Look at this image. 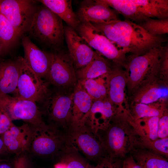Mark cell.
<instances>
[{
	"label": "cell",
	"mask_w": 168,
	"mask_h": 168,
	"mask_svg": "<svg viewBox=\"0 0 168 168\" xmlns=\"http://www.w3.org/2000/svg\"><path fill=\"white\" fill-rule=\"evenodd\" d=\"M76 29L78 34L92 49L124 68L127 61V53L111 42L100 30L88 22H80Z\"/></svg>",
	"instance_id": "ba28073f"
},
{
	"label": "cell",
	"mask_w": 168,
	"mask_h": 168,
	"mask_svg": "<svg viewBox=\"0 0 168 168\" xmlns=\"http://www.w3.org/2000/svg\"><path fill=\"white\" fill-rule=\"evenodd\" d=\"M116 12L99 0H84L77 16L80 22L108 23L120 20Z\"/></svg>",
	"instance_id": "e0dca14e"
},
{
	"label": "cell",
	"mask_w": 168,
	"mask_h": 168,
	"mask_svg": "<svg viewBox=\"0 0 168 168\" xmlns=\"http://www.w3.org/2000/svg\"><path fill=\"white\" fill-rule=\"evenodd\" d=\"M68 135L71 145L76 144L88 159L98 162L107 157L96 131L85 123L72 125Z\"/></svg>",
	"instance_id": "30bf717a"
},
{
	"label": "cell",
	"mask_w": 168,
	"mask_h": 168,
	"mask_svg": "<svg viewBox=\"0 0 168 168\" xmlns=\"http://www.w3.org/2000/svg\"><path fill=\"white\" fill-rule=\"evenodd\" d=\"M91 23L117 47L131 55L143 54L167 41L161 36L151 35L138 24L128 20Z\"/></svg>",
	"instance_id": "6da1fadb"
},
{
	"label": "cell",
	"mask_w": 168,
	"mask_h": 168,
	"mask_svg": "<svg viewBox=\"0 0 168 168\" xmlns=\"http://www.w3.org/2000/svg\"><path fill=\"white\" fill-rule=\"evenodd\" d=\"M72 125L85 123L93 100L78 80L72 93Z\"/></svg>",
	"instance_id": "44dd1931"
},
{
	"label": "cell",
	"mask_w": 168,
	"mask_h": 168,
	"mask_svg": "<svg viewBox=\"0 0 168 168\" xmlns=\"http://www.w3.org/2000/svg\"><path fill=\"white\" fill-rule=\"evenodd\" d=\"M64 168H88L89 163L79 154L75 147L69 146L57 156Z\"/></svg>",
	"instance_id": "f1b7e54d"
},
{
	"label": "cell",
	"mask_w": 168,
	"mask_h": 168,
	"mask_svg": "<svg viewBox=\"0 0 168 168\" xmlns=\"http://www.w3.org/2000/svg\"><path fill=\"white\" fill-rule=\"evenodd\" d=\"M88 168H96V166H92L89 164Z\"/></svg>",
	"instance_id": "60d3db41"
},
{
	"label": "cell",
	"mask_w": 168,
	"mask_h": 168,
	"mask_svg": "<svg viewBox=\"0 0 168 168\" xmlns=\"http://www.w3.org/2000/svg\"><path fill=\"white\" fill-rule=\"evenodd\" d=\"M108 156L125 158L137 145L138 136L128 112L116 114L105 127L96 131Z\"/></svg>",
	"instance_id": "7a4b0ae2"
},
{
	"label": "cell",
	"mask_w": 168,
	"mask_h": 168,
	"mask_svg": "<svg viewBox=\"0 0 168 168\" xmlns=\"http://www.w3.org/2000/svg\"><path fill=\"white\" fill-rule=\"evenodd\" d=\"M30 125L31 135L28 152L39 156H57L70 146L67 133L56 127L46 123Z\"/></svg>",
	"instance_id": "5b68a950"
},
{
	"label": "cell",
	"mask_w": 168,
	"mask_h": 168,
	"mask_svg": "<svg viewBox=\"0 0 168 168\" xmlns=\"http://www.w3.org/2000/svg\"><path fill=\"white\" fill-rule=\"evenodd\" d=\"M162 46L152 48L139 55L131 54L127 57L124 68L129 94H133L141 84L150 76H155L159 65Z\"/></svg>",
	"instance_id": "8992f818"
},
{
	"label": "cell",
	"mask_w": 168,
	"mask_h": 168,
	"mask_svg": "<svg viewBox=\"0 0 168 168\" xmlns=\"http://www.w3.org/2000/svg\"><path fill=\"white\" fill-rule=\"evenodd\" d=\"M168 75V46H162L161 51L159 65L155 77L167 82Z\"/></svg>",
	"instance_id": "d6a6232c"
},
{
	"label": "cell",
	"mask_w": 168,
	"mask_h": 168,
	"mask_svg": "<svg viewBox=\"0 0 168 168\" xmlns=\"http://www.w3.org/2000/svg\"><path fill=\"white\" fill-rule=\"evenodd\" d=\"M110 61L96 52L92 60L76 72L78 80L95 79L108 74L115 64L114 63L112 64Z\"/></svg>",
	"instance_id": "603a6c76"
},
{
	"label": "cell",
	"mask_w": 168,
	"mask_h": 168,
	"mask_svg": "<svg viewBox=\"0 0 168 168\" xmlns=\"http://www.w3.org/2000/svg\"><path fill=\"white\" fill-rule=\"evenodd\" d=\"M72 93L50 91L40 103L39 108L42 115L47 116L53 125L68 132L72 124Z\"/></svg>",
	"instance_id": "52a82bcc"
},
{
	"label": "cell",
	"mask_w": 168,
	"mask_h": 168,
	"mask_svg": "<svg viewBox=\"0 0 168 168\" xmlns=\"http://www.w3.org/2000/svg\"><path fill=\"white\" fill-rule=\"evenodd\" d=\"M122 15L138 23L149 18H168V0H100Z\"/></svg>",
	"instance_id": "3957f363"
},
{
	"label": "cell",
	"mask_w": 168,
	"mask_h": 168,
	"mask_svg": "<svg viewBox=\"0 0 168 168\" xmlns=\"http://www.w3.org/2000/svg\"><path fill=\"white\" fill-rule=\"evenodd\" d=\"M122 66L115 64L111 72L107 74L106 85L108 98L119 113L128 111L124 106L125 102V90L127 79L125 70Z\"/></svg>",
	"instance_id": "2e32d148"
},
{
	"label": "cell",
	"mask_w": 168,
	"mask_h": 168,
	"mask_svg": "<svg viewBox=\"0 0 168 168\" xmlns=\"http://www.w3.org/2000/svg\"><path fill=\"white\" fill-rule=\"evenodd\" d=\"M14 158H0V168H14Z\"/></svg>",
	"instance_id": "f35d334b"
},
{
	"label": "cell",
	"mask_w": 168,
	"mask_h": 168,
	"mask_svg": "<svg viewBox=\"0 0 168 168\" xmlns=\"http://www.w3.org/2000/svg\"><path fill=\"white\" fill-rule=\"evenodd\" d=\"M19 73L16 59L0 63V95L11 94L16 91Z\"/></svg>",
	"instance_id": "7402d4cb"
},
{
	"label": "cell",
	"mask_w": 168,
	"mask_h": 168,
	"mask_svg": "<svg viewBox=\"0 0 168 168\" xmlns=\"http://www.w3.org/2000/svg\"><path fill=\"white\" fill-rule=\"evenodd\" d=\"M133 156L142 168H168L167 159L150 150H139Z\"/></svg>",
	"instance_id": "4316f807"
},
{
	"label": "cell",
	"mask_w": 168,
	"mask_h": 168,
	"mask_svg": "<svg viewBox=\"0 0 168 168\" xmlns=\"http://www.w3.org/2000/svg\"><path fill=\"white\" fill-rule=\"evenodd\" d=\"M88 94L93 101L102 100L108 96L107 87L95 79L81 81Z\"/></svg>",
	"instance_id": "1f68e13d"
},
{
	"label": "cell",
	"mask_w": 168,
	"mask_h": 168,
	"mask_svg": "<svg viewBox=\"0 0 168 168\" xmlns=\"http://www.w3.org/2000/svg\"><path fill=\"white\" fill-rule=\"evenodd\" d=\"M27 32L34 39L52 46L63 42L62 20L43 4L36 7Z\"/></svg>",
	"instance_id": "277c9868"
},
{
	"label": "cell",
	"mask_w": 168,
	"mask_h": 168,
	"mask_svg": "<svg viewBox=\"0 0 168 168\" xmlns=\"http://www.w3.org/2000/svg\"><path fill=\"white\" fill-rule=\"evenodd\" d=\"M137 24L153 36H161L168 33V18H149Z\"/></svg>",
	"instance_id": "f546056e"
},
{
	"label": "cell",
	"mask_w": 168,
	"mask_h": 168,
	"mask_svg": "<svg viewBox=\"0 0 168 168\" xmlns=\"http://www.w3.org/2000/svg\"><path fill=\"white\" fill-rule=\"evenodd\" d=\"M149 150L161 155L166 158L168 156V138H158L152 140L138 136L137 143Z\"/></svg>",
	"instance_id": "4dcf8cb0"
},
{
	"label": "cell",
	"mask_w": 168,
	"mask_h": 168,
	"mask_svg": "<svg viewBox=\"0 0 168 168\" xmlns=\"http://www.w3.org/2000/svg\"><path fill=\"white\" fill-rule=\"evenodd\" d=\"M10 154L7 150L4 143L0 136V158Z\"/></svg>",
	"instance_id": "ab89813d"
},
{
	"label": "cell",
	"mask_w": 168,
	"mask_h": 168,
	"mask_svg": "<svg viewBox=\"0 0 168 168\" xmlns=\"http://www.w3.org/2000/svg\"><path fill=\"white\" fill-rule=\"evenodd\" d=\"M13 123L12 121L0 105V136L6 131Z\"/></svg>",
	"instance_id": "8d00e7d4"
},
{
	"label": "cell",
	"mask_w": 168,
	"mask_h": 168,
	"mask_svg": "<svg viewBox=\"0 0 168 168\" xmlns=\"http://www.w3.org/2000/svg\"><path fill=\"white\" fill-rule=\"evenodd\" d=\"M46 79L58 88L75 86L78 80L73 62L69 54L61 51L53 53L51 66Z\"/></svg>",
	"instance_id": "4fadbf2b"
},
{
	"label": "cell",
	"mask_w": 168,
	"mask_h": 168,
	"mask_svg": "<svg viewBox=\"0 0 168 168\" xmlns=\"http://www.w3.org/2000/svg\"><path fill=\"white\" fill-rule=\"evenodd\" d=\"M37 103L33 101L9 95H0V105L11 119L21 120L33 126L45 123Z\"/></svg>",
	"instance_id": "8fae6325"
},
{
	"label": "cell",
	"mask_w": 168,
	"mask_h": 168,
	"mask_svg": "<svg viewBox=\"0 0 168 168\" xmlns=\"http://www.w3.org/2000/svg\"><path fill=\"white\" fill-rule=\"evenodd\" d=\"M22 44L25 62L37 75L46 79L51 66L53 53L40 49L26 36L22 37Z\"/></svg>",
	"instance_id": "9a60e30c"
},
{
	"label": "cell",
	"mask_w": 168,
	"mask_h": 168,
	"mask_svg": "<svg viewBox=\"0 0 168 168\" xmlns=\"http://www.w3.org/2000/svg\"><path fill=\"white\" fill-rule=\"evenodd\" d=\"M20 37L7 18L0 12V51L6 52L13 47Z\"/></svg>",
	"instance_id": "484cf974"
},
{
	"label": "cell",
	"mask_w": 168,
	"mask_h": 168,
	"mask_svg": "<svg viewBox=\"0 0 168 168\" xmlns=\"http://www.w3.org/2000/svg\"><path fill=\"white\" fill-rule=\"evenodd\" d=\"M36 7L30 0H0V12L9 21L20 37L27 32Z\"/></svg>",
	"instance_id": "7c38bea8"
},
{
	"label": "cell",
	"mask_w": 168,
	"mask_h": 168,
	"mask_svg": "<svg viewBox=\"0 0 168 168\" xmlns=\"http://www.w3.org/2000/svg\"><path fill=\"white\" fill-rule=\"evenodd\" d=\"M118 113L117 108L108 97L93 101L85 123L96 131L108 124L111 119Z\"/></svg>",
	"instance_id": "ffe728a7"
},
{
	"label": "cell",
	"mask_w": 168,
	"mask_h": 168,
	"mask_svg": "<svg viewBox=\"0 0 168 168\" xmlns=\"http://www.w3.org/2000/svg\"><path fill=\"white\" fill-rule=\"evenodd\" d=\"M58 16L69 26L75 29L80 23L73 10L71 0H38Z\"/></svg>",
	"instance_id": "cb8c5ba5"
},
{
	"label": "cell",
	"mask_w": 168,
	"mask_h": 168,
	"mask_svg": "<svg viewBox=\"0 0 168 168\" xmlns=\"http://www.w3.org/2000/svg\"><path fill=\"white\" fill-rule=\"evenodd\" d=\"M0 54H1V53H0Z\"/></svg>",
	"instance_id": "b9f144b4"
},
{
	"label": "cell",
	"mask_w": 168,
	"mask_h": 168,
	"mask_svg": "<svg viewBox=\"0 0 168 168\" xmlns=\"http://www.w3.org/2000/svg\"><path fill=\"white\" fill-rule=\"evenodd\" d=\"M16 59L19 73L14 96L40 103L50 91L49 83L34 72L25 62L23 57H18Z\"/></svg>",
	"instance_id": "9c48e42d"
},
{
	"label": "cell",
	"mask_w": 168,
	"mask_h": 168,
	"mask_svg": "<svg viewBox=\"0 0 168 168\" xmlns=\"http://www.w3.org/2000/svg\"><path fill=\"white\" fill-rule=\"evenodd\" d=\"M31 135L30 124L25 123L18 126L13 123L0 135L5 147L10 154L28 152Z\"/></svg>",
	"instance_id": "d6986e66"
},
{
	"label": "cell",
	"mask_w": 168,
	"mask_h": 168,
	"mask_svg": "<svg viewBox=\"0 0 168 168\" xmlns=\"http://www.w3.org/2000/svg\"><path fill=\"white\" fill-rule=\"evenodd\" d=\"M167 99L148 104L135 103L132 113H129V115L133 121L144 117L156 116L160 118L167 110Z\"/></svg>",
	"instance_id": "d4e9b609"
},
{
	"label": "cell",
	"mask_w": 168,
	"mask_h": 168,
	"mask_svg": "<svg viewBox=\"0 0 168 168\" xmlns=\"http://www.w3.org/2000/svg\"><path fill=\"white\" fill-rule=\"evenodd\" d=\"M159 117H144L133 121V126L139 136L152 140L158 138L157 132Z\"/></svg>",
	"instance_id": "83f0119b"
},
{
	"label": "cell",
	"mask_w": 168,
	"mask_h": 168,
	"mask_svg": "<svg viewBox=\"0 0 168 168\" xmlns=\"http://www.w3.org/2000/svg\"><path fill=\"white\" fill-rule=\"evenodd\" d=\"M122 168H142L133 156L126 157L122 160Z\"/></svg>",
	"instance_id": "74e56055"
},
{
	"label": "cell",
	"mask_w": 168,
	"mask_h": 168,
	"mask_svg": "<svg viewBox=\"0 0 168 168\" xmlns=\"http://www.w3.org/2000/svg\"><path fill=\"white\" fill-rule=\"evenodd\" d=\"M122 160L105 157L98 162L96 168H122Z\"/></svg>",
	"instance_id": "d590c367"
},
{
	"label": "cell",
	"mask_w": 168,
	"mask_h": 168,
	"mask_svg": "<svg viewBox=\"0 0 168 168\" xmlns=\"http://www.w3.org/2000/svg\"><path fill=\"white\" fill-rule=\"evenodd\" d=\"M64 34L69 54L74 65L79 69L84 67L92 60L96 51L72 27H65Z\"/></svg>",
	"instance_id": "5bb4252c"
},
{
	"label": "cell",
	"mask_w": 168,
	"mask_h": 168,
	"mask_svg": "<svg viewBox=\"0 0 168 168\" xmlns=\"http://www.w3.org/2000/svg\"><path fill=\"white\" fill-rule=\"evenodd\" d=\"M28 152L16 154L14 158V168H34Z\"/></svg>",
	"instance_id": "836d02e7"
},
{
	"label": "cell",
	"mask_w": 168,
	"mask_h": 168,
	"mask_svg": "<svg viewBox=\"0 0 168 168\" xmlns=\"http://www.w3.org/2000/svg\"><path fill=\"white\" fill-rule=\"evenodd\" d=\"M158 138H164L168 136V114L166 110L159 118L157 132Z\"/></svg>",
	"instance_id": "e575fe53"
},
{
	"label": "cell",
	"mask_w": 168,
	"mask_h": 168,
	"mask_svg": "<svg viewBox=\"0 0 168 168\" xmlns=\"http://www.w3.org/2000/svg\"><path fill=\"white\" fill-rule=\"evenodd\" d=\"M167 82L148 77L133 94L134 102L148 104L167 99Z\"/></svg>",
	"instance_id": "ac0fdd59"
}]
</instances>
